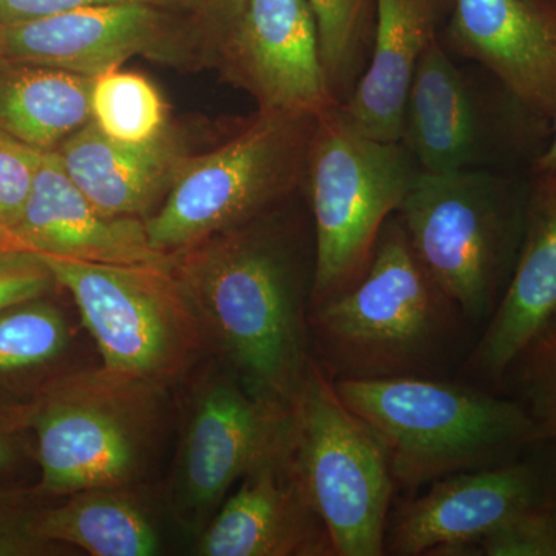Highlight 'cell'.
I'll use <instances>...</instances> for the list:
<instances>
[{"instance_id": "1", "label": "cell", "mask_w": 556, "mask_h": 556, "mask_svg": "<svg viewBox=\"0 0 556 556\" xmlns=\"http://www.w3.org/2000/svg\"><path fill=\"white\" fill-rule=\"evenodd\" d=\"M225 230L174 257L206 342L252 396L292 409L311 362L298 263L269 230Z\"/></svg>"}, {"instance_id": "2", "label": "cell", "mask_w": 556, "mask_h": 556, "mask_svg": "<svg viewBox=\"0 0 556 556\" xmlns=\"http://www.w3.org/2000/svg\"><path fill=\"white\" fill-rule=\"evenodd\" d=\"M459 316L394 215L364 276L314 306L309 324L324 348L320 365L329 378L387 379L433 372L455 339Z\"/></svg>"}, {"instance_id": "3", "label": "cell", "mask_w": 556, "mask_h": 556, "mask_svg": "<svg viewBox=\"0 0 556 556\" xmlns=\"http://www.w3.org/2000/svg\"><path fill=\"white\" fill-rule=\"evenodd\" d=\"M332 382L378 434L396 485L407 490L538 448L532 420L508 396L428 376Z\"/></svg>"}, {"instance_id": "4", "label": "cell", "mask_w": 556, "mask_h": 556, "mask_svg": "<svg viewBox=\"0 0 556 556\" xmlns=\"http://www.w3.org/2000/svg\"><path fill=\"white\" fill-rule=\"evenodd\" d=\"M164 387L109 369L72 372L40 383L21 402L35 433L43 497L98 486H135L160 434Z\"/></svg>"}, {"instance_id": "5", "label": "cell", "mask_w": 556, "mask_h": 556, "mask_svg": "<svg viewBox=\"0 0 556 556\" xmlns=\"http://www.w3.org/2000/svg\"><path fill=\"white\" fill-rule=\"evenodd\" d=\"M527 185L482 169L419 172L399 222L439 288L468 320H489L526 229Z\"/></svg>"}, {"instance_id": "6", "label": "cell", "mask_w": 556, "mask_h": 556, "mask_svg": "<svg viewBox=\"0 0 556 556\" xmlns=\"http://www.w3.org/2000/svg\"><path fill=\"white\" fill-rule=\"evenodd\" d=\"M306 169L316 233L314 308L364 276L420 169L402 142L367 137L339 105L317 116Z\"/></svg>"}, {"instance_id": "7", "label": "cell", "mask_w": 556, "mask_h": 556, "mask_svg": "<svg viewBox=\"0 0 556 556\" xmlns=\"http://www.w3.org/2000/svg\"><path fill=\"white\" fill-rule=\"evenodd\" d=\"M291 466L336 556L386 555L396 481L382 441L348 408L317 358L292 407Z\"/></svg>"}, {"instance_id": "8", "label": "cell", "mask_w": 556, "mask_h": 556, "mask_svg": "<svg viewBox=\"0 0 556 556\" xmlns=\"http://www.w3.org/2000/svg\"><path fill=\"white\" fill-rule=\"evenodd\" d=\"M39 255L75 299L102 368L166 387L199 357L206 338L174 269Z\"/></svg>"}, {"instance_id": "9", "label": "cell", "mask_w": 556, "mask_h": 556, "mask_svg": "<svg viewBox=\"0 0 556 556\" xmlns=\"http://www.w3.org/2000/svg\"><path fill=\"white\" fill-rule=\"evenodd\" d=\"M316 118L263 112L222 148L179 166L163 206L144 222L150 244L177 254L258 217L294 185Z\"/></svg>"}, {"instance_id": "10", "label": "cell", "mask_w": 556, "mask_h": 556, "mask_svg": "<svg viewBox=\"0 0 556 556\" xmlns=\"http://www.w3.org/2000/svg\"><path fill=\"white\" fill-rule=\"evenodd\" d=\"M292 409L249 394L223 365L193 388L175 457L170 507L200 535L233 482L291 444Z\"/></svg>"}, {"instance_id": "11", "label": "cell", "mask_w": 556, "mask_h": 556, "mask_svg": "<svg viewBox=\"0 0 556 556\" xmlns=\"http://www.w3.org/2000/svg\"><path fill=\"white\" fill-rule=\"evenodd\" d=\"M555 490L556 459L547 452L544 459L519 456L437 479L388 519L386 554L471 555L482 538Z\"/></svg>"}, {"instance_id": "12", "label": "cell", "mask_w": 556, "mask_h": 556, "mask_svg": "<svg viewBox=\"0 0 556 556\" xmlns=\"http://www.w3.org/2000/svg\"><path fill=\"white\" fill-rule=\"evenodd\" d=\"M445 40L536 118L556 119V0H455Z\"/></svg>"}, {"instance_id": "13", "label": "cell", "mask_w": 556, "mask_h": 556, "mask_svg": "<svg viewBox=\"0 0 556 556\" xmlns=\"http://www.w3.org/2000/svg\"><path fill=\"white\" fill-rule=\"evenodd\" d=\"M236 25L233 61L263 112L318 116L339 105L306 0H244Z\"/></svg>"}, {"instance_id": "14", "label": "cell", "mask_w": 556, "mask_h": 556, "mask_svg": "<svg viewBox=\"0 0 556 556\" xmlns=\"http://www.w3.org/2000/svg\"><path fill=\"white\" fill-rule=\"evenodd\" d=\"M199 535L201 556L336 555L291 466V444L240 479Z\"/></svg>"}, {"instance_id": "15", "label": "cell", "mask_w": 556, "mask_h": 556, "mask_svg": "<svg viewBox=\"0 0 556 556\" xmlns=\"http://www.w3.org/2000/svg\"><path fill=\"white\" fill-rule=\"evenodd\" d=\"M14 232L38 254L121 266L172 268L174 257L150 244L146 223L98 211L65 174L56 152H43Z\"/></svg>"}, {"instance_id": "16", "label": "cell", "mask_w": 556, "mask_h": 556, "mask_svg": "<svg viewBox=\"0 0 556 556\" xmlns=\"http://www.w3.org/2000/svg\"><path fill=\"white\" fill-rule=\"evenodd\" d=\"M556 311V169L527 182L521 251L495 313L466 362L473 378L501 386L511 361Z\"/></svg>"}, {"instance_id": "17", "label": "cell", "mask_w": 556, "mask_h": 556, "mask_svg": "<svg viewBox=\"0 0 556 556\" xmlns=\"http://www.w3.org/2000/svg\"><path fill=\"white\" fill-rule=\"evenodd\" d=\"M455 0H376L371 54L353 93L339 105L362 134L401 142L413 76L428 47L447 24Z\"/></svg>"}, {"instance_id": "18", "label": "cell", "mask_w": 556, "mask_h": 556, "mask_svg": "<svg viewBox=\"0 0 556 556\" xmlns=\"http://www.w3.org/2000/svg\"><path fill=\"white\" fill-rule=\"evenodd\" d=\"M160 16L148 2L109 3L5 27L2 60L97 78L148 49Z\"/></svg>"}, {"instance_id": "19", "label": "cell", "mask_w": 556, "mask_h": 556, "mask_svg": "<svg viewBox=\"0 0 556 556\" xmlns=\"http://www.w3.org/2000/svg\"><path fill=\"white\" fill-rule=\"evenodd\" d=\"M485 138V116L477 93L438 38L413 76L401 142L420 172L448 174L479 169Z\"/></svg>"}, {"instance_id": "20", "label": "cell", "mask_w": 556, "mask_h": 556, "mask_svg": "<svg viewBox=\"0 0 556 556\" xmlns=\"http://www.w3.org/2000/svg\"><path fill=\"white\" fill-rule=\"evenodd\" d=\"M54 152L76 188L109 217L144 214L179 169L169 139L127 144L102 134L91 119Z\"/></svg>"}, {"instance_id": "21", "label": "cell", "mask_w": 556, "mask_h": 556, "mask_svg": "<svg viewBox=\"0 0 556 556\" xmlns=\"http://www.w3.org/2000/svg\"><path fill=\"white\" fill-rule=\"evenodd\" d=\"M91 84L65 70L0 60V134L56 150L91 119Z\"/></svg>"}, {"instance_id": "22", "label": "cell", "mask_w": 556, "mask_h": 556, "mask_svg": "<svg viewBox=\"0 0 556 556\" xmlns=\"http://www.w3.org/2000/svg\"><path fill=\"white\" fill-rule=\"evenodd\" d=\"M135 486L80 490L56 506H43L35 533L51 544H68L93 556L159 555L161 538Z\"/></svg>"}, {"instance_id": "23", "label": "cell", "mask_w": 556, "mask_h": 556, "mask_svg": "<svg viewBox=\"0 0 556 556\" xmlns=\"http://www.w3.org/2000/svg\"><path fill=\"white\" fill-rule=\"evenodd\" d=\"M316 20L321 61L332 97L343 104L367 68L376 0H306Z\"/></svg>"}, {"instance_id": "24", "label": "cell", "mask_w": 556, "mask_h": 556, "mask_svg": "<svg viewBox=\"0 0 556 556\" xmlns=\"http://www.w3.org/2000/svg\"><path fill=\"white\" fill-rule=\"evenodd\" d=\"M68 339L64 313L49 295L0 311V383L42 371L64 354Z\"/></svg>"}, {"instance_id": "25", "label": "cell", "mask_w": 556, "mask_h": 556, "mask_svg": "<svg viewBox=\"0 0 556 556\" xmlns=\"http://www.w3.org/2000/svg\"><path fill=\"white\" fill-rule=\"evenodd\" d=\"M90 110L94 126L115 141L146 144L163 137V100L138 73L112 68L93 78Z\"/></svg>"}, {"instance_id": "26", "label": "cell", "mask_w": 556, "mask_h": 556, "mask_svg": "<svg viewBox=\"0 0 556 556\" xmlns=\"http://www.w3.org/2000/svg\"><path fill=\"white\" fill-rule=\"evenodd\" d=\"M501 386L532 420L538 448L556 459V311L511 361Z\"/></svg>"}, {"instance_id": "27", "label": "cell", "mask_w": 556, "mask_h": 556, "mask_svg": "<svg viewBox=\"0 0 556 556\" xmlns=\"http://www.w3.org/2000/svg\"><path fill=\"white\" fill-rule=\"evenodd\" d=\"M473 555L556 556V490L475 546Z\"/></svg>"}, {"instance_id": "28", "label": "cell", "mask_w": 556, "mask_h": 556, "mask_svg": "<svg viewBox=\"0 0 556 556\" xmlns=\"http://www.w3.org/2000/svg\"><path fill=\"white\" fill-rule=\"evenodd\" d=\"M46 497L35 486H0V556H39L53 554L56 544L40 540L35 519Z\"/></svg>"}, {"instance_id": "29", "label": "cell", "mask_w": 556, "mask_h": 556, "mask_svg": "<svg viewBox=\"0 0 556 556\" xmlns=\"http://www.w3.org/2000/svg\"><path fill=\"white\" fill-rule=\"evenodd\" d=\"M43 152L0 134V223L14 230L30 197Z\"/></svg>"}, {"instance_id": "30", "label": "cell", "mask_w": 556, "mask_h": 556, "mask_svg": "<svg viewBox=\"0 0 556 556\" xmlns=\"http://www.w3.org/2000/svg\"><path fill=\"white\" fill-rule=\"evenodd\" d=\"M54 287L56 280L38 252H0V311L47 298Z\"/></svg>"}, {"instance_id": "31", "label": "cell", "mask_w": 556, "mask_h": 556, "mask_svg": "<svg viewBox=\"0 0 556 556\" xmlns=\"http://www.w3.org/2000/svg\"><path fill=\"white\" fill-rule=\"evenodd\" d=\"M149 2V0H0V25L24 24L65 11L109 3Z\"/></svg>"}, {"instance_id": "32", "label": "cell", "mask_w": 556, "mask_h": 556, "mask_svg": "<svg viewBox=\"0 0 556 556\" xmlns=\"http://www.w3.org/2000/svg\"><path fill=\"white\" fill-rule=\"evenodd\" d=\"M25 426L20 404L0 402V473L20 463L25 452Z\"/></svg>"}, {"instance_id": "33", "label": "cell", "mask_w": 556, "mask_h": 556, "mask_svg": "<svg viewBox=\"0 0 556 556\" xmlns=\"http://www.w3.org/2000/svg\"><path fill=\"white\" fill-rule=\"evenodd\" d=\"M556 169V119L552 123L551 141L547 142L546 149L538 153L532 164V170Z\"/></svg>"}, {"instance_id": "34", "label": "cell", "mask_w": 556, "mask_h": 556, "mask_svg": "<svg viewBox=\"0 0 556 556\" xmlns=\"http://www.w3.org/2000/svg\"><path fill=\"white\" fill-rule=\"evenodd\" d=\"M0 251H30L14 230L0 223Z\"/></svg>"}, {"instance_id": "35", "label": "cell", "mask_w": 556, "mask_h": 556, "mask_svg": "<svg viewBox=\"0 0 556 556\" xmlns=\"http://www.w3.org/2000/svg\"><path fill=\"white\" fill-rule=\"evenodd\" d=\"M218 9L228 13L233 21L239 20L241 10H243L244 0H212Z\"/></svg>"}, {"instance_id": "36", "label": "cell", "mask_w": 556, "mask_h": 556, "mask_svg": "<svg viewBox=\"0 0 556 556\" xmlns=\"http://www.w3.org/2000/svg\"><path fill=\"white\" fill-rule=\"evenodd\" d=\"M3 39H5V27L0 25V60H2L3 54Z\"/></svg>"}, {"instance_id": "37", "label": "cell", "mask_w": 556, "mask_h": 556, "mask_svg": "<svg viewBox=\"0 0 556 556\" xmlns=\"http://www.w3.org/2000/svg\"><path fill=\"white\" fill-rule=\"evenodd\" d=\"M0 252H2V251H0Z\"/></svg>"}]
</instances>
